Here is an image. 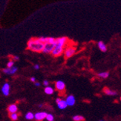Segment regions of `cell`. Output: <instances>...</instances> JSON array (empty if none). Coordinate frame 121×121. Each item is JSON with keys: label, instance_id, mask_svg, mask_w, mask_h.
<instances>
[{"label": "cell", "instance_id": "obj_28", "mask_svg": "<svg viewBox=\"0 0 121 121\" xmlns=\"http://www.w3.org/2000/svg\"><path fill=\"white\" fill-rule=\"evenodd\" d=\"M100 121H102V120H100Z\"/></svg>", "mask_w": 121, "mask_h": 121}, {"label": "cell", "instance_id": "obj_10", "mask_svg": "<svg viewBox=\"0 0 121 121\" xmlns=\"http://www.w3.org/2000/svg\"><path fill=\"white\" fill-rule=\"evenodd\" d=\"M97 46H98V48L100 49V51L102 52H106L107 51V46L106 45V44L104 43L103 41H100L98 43H97Z\"/></svg>", "mask_w": 121, "mask_h": 121}, {"label": "cell", "instance_id": "obj_15", "mask_svg": "<svg viewBox=\"0 0 121 121\" xmlns=\"http://www.w3.org/2000/svg\"><path fill=\"white\" fill-rule=\"evenodd\" d=\"M10 118L11 120H13V121H16L18 120V118H19V115H18V114L16 112V113H11L10 114V115H9Z\"/></svg>", "mask_w": 121, "mask_h": 121}, {"label": "cell", "instance_id": "obj_11", "mask_svg": "<svg viewBox=\"0 0 121 121\" xmlns=\"http://www.w3.org/2000/svg\"><path fill=\"white\" fill-rule=\"evenodd\" d=\"M8 111L10 114L11 113H16L18 112V107L16 104H10L8 107Z\"/></svg>", "mask_w": 121, "mask_h": 121}, {"label": "cell", "instance_id": "obj_14", "mask_svg": "<svg viewBox=\"0 0 121 121\" xmlns=\"http://www.w3.org/2000/svg\"><path fill=\"white\" fill-rule=\"evenodd\" d=\"M45 92L47 95H52L53 93V89L49 86H48L45 88Z\"/></svg>", "mask_w": 121, "mask_h": 121}, {"label": "cell", "instance_id": "obj_22", "mask_svg": "<svg viewBox=\"0 0 121 121\" xmlns=\"http://www.w3.org/2000/svg\"><path fill=\"white\" fill-rule=\"evenodd\" d=\"M14 60H19V56H14Z\"/></svg>", "mask_w": 121, "mask_h": 121}, {"label": "cell", "instance_id": "obj_16", "mask_svg": "<svg viewBox=\"0 0 121 121\" xmlns=\"http://www.w3.org/2000/svg\"><path fill=\"white\" fill-rule=\"evenodd\" d=\"M109 75V72H100L98 74V76L102 78H107Z\"/></svg>", "mask_w": 121, "mask_h": 121}, {"label": "cell", "instance_id": "obj_8", "mask_svg": "<svg viewBox=\"0 0 121 121\" xmlns=\"http://www.w3.org/2000/svg\"><path fill=\"white\" fill-rule=\"evenodd\" d=\"M65 102L66 104H67L68 106H74L75 104V102H76V100H75V98L74 95H68L67 98H66V100H65Z\"/></svg>", "mask_w": 121, "mask_h": 121}, {"label": "cell", "instance_id": "obj_6", "mask_svg": "<svg viewBox=\"0 0 121 121\" xmlns=\"http://www.w3.org/2000/svg\"><path fill=\"white\" fill-rule=\"evenodd\" d=\"M47 116V113L45 112H37L34 114V119L37 121H42L44 119H45Z\"/></svg>", "mask_w": 121, "mask_h": 121}, {"label": "cell", "instance_id": "obj_7", "mask_svg": "<svg viewBox=\"0 0 121 121\" xmlns=\"http://www.w3.org/2000/svg\"><path fill=\"white\" fill-rule=\"evenodd\" d=\"M17 70H18V68L16 67V66H13L10 68L4 69H3V72H4V73H5V74H8V75H14V74H15L16 72H17Z\"/></svg>", "mask_w": 121, "mask_h": 121}, {"label": "cell", "instance_id": "obj_9", "mask_svg": "<svg viewBox=\"0 0 121 121\" xmlns=\"http://www.w3.org/2000/svg\"><path fill=\"white\" fill-rule=\"evenodd\" d=\"M2 92L5 96H8L10 94V84L8 83H5L2 87Z\"/></svg>", "mask_w": 121, "mask_h": 121}, {"label": "cell", "instance_id": "obj_13", "mask_svg": "<svg viewBox=\"0 0 121 121\" xmlns=\"http://www.w3.org/2000/svg\"><path fill=\"white\" fill-rule=\"evenodd\" d=\"M103 92L107 95H117V92H115V91L111 90L110 89H108L107 87H105L103 89Z\"/></svg>", "mask_w": 121, "mask_h": 121}, {"label": "cell", "instance_id": "obj_20", "mask_svg": "<svg viewBox=\"0 0 121 121\" xmlns=\"http://www.w3.org/2000/svg\"><path fill=\"white\" fill-rule=\"evenodd\" d=\"M14 60H10V61H8V64H7L8 68H10V67H12V66H14Z\"/></svg>", "mask_w": 121, "mask_h": 121}, {"label": "cell", "instance_id": "obj_21", "mask_svg": "<svg viewBox=\"0 0 121 121\" xmlns=\"http://www.w3.org/2000/svg\"><path fill=\"white\" fill-rule=\"evenodd\" d=\"M43 85L45 86H48V85H49V82H48V81H46V80L44 81H43Z\"/></svg>", "mask_w": 121, "mask_h": 121}, {"label": "cell", "instance_id": "obj_24", "mask_svg": "<svg viewBox=\"0 0 121 121\" xmlns=\"http://www.w3.org/2000/svg\"><path fill=\"white\" fill-rule=\"evenodd\" d=\"M31 81L32 82H36V78H35L34 77H31Z\"/></svg>", "mask_w": 121, "mask_h": 121}, {"label": "cell", "instance_id": "obj_12", "mask_svg": "<svg viewBox=\"0 0 121 121\" xmlns=\"http://www.w3.org/2000/svg\"><path fill=\"white\" fill-rule=\"evenodd\" d=\"M57 106L59 109H65V108H67L68 105H67V104H66L65 100H63L61 99L57 103Z\"/></svg>", "mask_w": 121, "mask_h": 121}, {"label": "cell", "instance_id": "obj_27", "mask_svg": "<svg viewBox=\"0 0 121 121\" xmlns=\"http://www.w3.org/2000/svg\"><path fill=\"white\" fill-rule=\"evenodd\" d=\"M120 101H121V97H120Z\"/></svg>", "mask_w": 121, "mask_h": 121}, {"label": "cell", "instance_id": "obj_5", "mask_svg": "<svg viewBox=\"0 0 121 121\" xmlns=\"http://www.w3.org/2000/svg\"><path fill=\"white\" fill-rule=\"evenodd\" d=\"M55 87L59 92L62 93V92H64L65 90V84L62 81H57L55 83Z\"/></svg>", "mask_w": 121, "mask_h": 121}, {"label": "cell", "instance_id": "obj_19", "mask_svg": "<svg viewBox=\"0 0 121 121\" xmlns=\"http://www.w3.org/2000/svg\"><path fill=\"white\" fill-rule=\"evenodd\" d=\"M45 119H46L48 121H53V120H54L53 116L51 114H47V116H46Z\"/></svg>", "mask_w": 121, "mask_h": 121}, {"label": "cell", "instance_id": "obj_2", "mask_svg": "<svg viewBox=\"0 0 121 121\" xmlns=\"http://www.w3.org/2000/svg\"><path fill=\"white\" fill-rule=\"evenodd\" d=\"M44 43L41 42L38 38L37 39H31L28 42V48L34 52H42V50L44 48Z\"/></svg>", "mask_w": 121, "mask_h": 121}, {"label": "cell", "instance_id": "obj_1", "mask_svg": "<svg viewBox=\"0 0 121 121\" xmlns=\"http://www.w3.org/2000/svg\"><path fill=\"white\" fill-rule=\"evenodd\" d=\"M68 39L65 37H61L56 39V44L53 50L51 52V55L54 57L61 56L64 52V48L67 44Z\"/></svg>", "mask_w": 121, "mask_h": 121}, {"label": "cell", "instance_id": "obj_25", "mask_svg": "<svg viewBox=\"0 0 121 121\" xmlns=\"http://www.w3.org/2000/svg\"><path fill=\"white\" fill-rule=\"evenodd\" d=\"M35 83V86H40V83H39V82H34Z\"/></svg>", "mask_w": 121, "mask_h": 121}, {"label": "cell", "instance_id": "obj_17", "mask_svg": "<svg viewBox=\"0 0 121 121\" xmlns=\"http://www.w3.org/2000/svg\"><path fill=\"white\" fill-rule=\"evenodd\" d=\"M73 120L74 121H84L85 118L82 115H75L73 117Z\"/></svg>", "mask_w": 121, "mask_h": 121}, {"label": "cell", "instance_id": "obj_23", "mask_svg": "<svg viewBox=\"0 0 121 121\" xmlns=\"http://www.w3.org/2000/svg\"><path fill=\"white\" fill-rule=\"evenodd\" d=\"M34 69H39V66L38 64L34 65Z\"/></svg>", "mask_w": 121, "mask_h": 121}, {"label": "cell", "instance_id": "obj_3", "mask_svg": "<svg viewBox=\"0 0 121 121\" xmlns=\"http://www.w3.org/2000/svg\"><path fill=\"white\" fill-rule=\"evenodd\" d=\"M77 52V47L74 46H69L64 50V56L65 58H69L73 56Z\"/></svg>", "mask_w": 121, "mask_h": 121}, {"label": "cell", "instance_id": "obj_26", "mask_svg": "<svg viewBox=\"0 0 121 121\" xmlns=\"http://www.w3.org/2000/svg\"><path fill=\"white\" fill-rule=\"evenodd\" d=\"M60 100H61V98H57V100H56V102H57V103Z\"/></svg>", "mask_w": 121, "mask_h": 121}, {"label": "cell", "instance_id": "obj_4", "mask_svg": "<svg viewBox=\"0 0 121 121\" xmlns=\"http://www.w3.org/2000/svg\"><path fill=\"white\" fill-rule=\"evenodd\" d=\"M54 46H55V44H50V43H45L44 44V48L42 50V52L45 54H48V53H51L52 50H53Z\"/></svg>", "mask_w": 121, "mask_h": 121}, {"label": "cell", "instance_id": "obj_18", "mask_svg": "<svg viewBox=\"0 0 121 121\" xmlns=\"http://www.w3.org/2000/svg\"><path fill=\"white\" fill-rule=\"evenodd\" d=\"M25 118L27 120H33L34 118V114H33L32 112H28L25 114Z\"/></svg>", "mask_w": 121, "mask_h": 121}]
</instances>
